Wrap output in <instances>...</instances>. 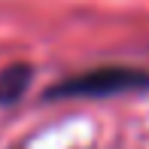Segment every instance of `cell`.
Returning <instances> with one entry per match:
<instances>
[{"label": "cell", "mask_w": 149, "mask_h": 149, "mask_svg": "<svg viewBox=\"0 0 149 149\" xmlns=\"http://www.w3.org/2000/svg\"><path fill=\"white\" fill-rule=\"evenodd\" d=\"M149 88V73L137 67H97V70L67 76L55 88L46 91V100H61V97H113L125 91H140Z\"/></svg>", "instance_id": "6da1fadb"}, {"label": "cell", "mask_w": 149, "mask_h": 149, "mask_svg": "<svg viewBox=\"0 0 149 149\" xmlns=\"http://www.w3.org/2000/svg\"><path fill=\"white\" fill-rule=\"evenodd\" d=\"M31 64H9L6 70H0V107H12L15 100H22L31 85Z\"/></svg>", "instance_id": "7a4b0ae2"}]
</instances>
